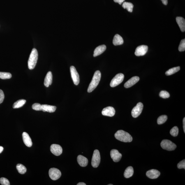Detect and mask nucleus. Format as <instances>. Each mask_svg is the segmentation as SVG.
Listing matches in <instances>:
<instances>
[{"mask_svg": "<svg viewBox=\"0 0 185 185\" xmlns=\"http://www.w3.org/2000/svg\"><path fill=\"white\" fill-rule=\"evenodd\" d=\"M115 138L120 141L130 142L133 141V137L129 133L122 130L118 131L114 134Z\"/></svg>", "mask_w": 185, "mask_h": 185, "instance_id": "f257e3e1", "label": "nucleus"}, {"mask_svg": "<svg viewBox=\"0 0 185 185\" xmlns=\"http://www.w3.org/2000/svg\"><path fill=\"white\" fill-rule=\"evenodd\" d=\"M101 74L99 70L95 72L93 76L92 80L90 83L89 87L88 88V93H91L96 89L98 86L101 79Z\"/></svg>", "mask_w": 185, "mask_h": 185, "instance_id": "f03ea898", "label": "nucleus"}, {"mask_svg": "<svg viewBox=\"0 0 185 185\" xmlns=\"http://www.w3.org/2000/svg\"><path fill=\"white\" fill-rule=\"evenodd\" d=\"M38 51L36 48L33 49L28 61V66L29 69L32 70L35 68L38 61Z\"/></svg>", "mask_w": 185, "mask_h": 185, "instance_id": "7ed1b4c3", "label": "nucleus"}, {"mask_svg": "<svg viewBox=\"0 0 185 185\" xmlns=\"http://www.w3.org/2000/svg\"><path fill=\"white\" fill-rule=\"evenodd\" d=\"M161 147L163 149L168 151H172L175 149L177 146L171 141L168 140H163L160 144Z\"/></svg>", "mask_w": 185, "mask_h": 185, "instance_id": "20e7f679", "label": "nucleus"}, {"mask_svg": "<svg viewBox=\"0 0 185 185\" xmlns=\"http://www.w3.org/2000/svg\"><path fill=\"white\" fill-rule=\"evenodd\" d=\"M100 162V156L99 151L96 149L94 150L91 160V165L94 168H97Z\"/></svg>", "mask_w": 185, "mask_h": 185, "instance_id": "39448f33", "label": "nucleus"}, {"mask_svg": "<svg viewBox=\"0 0 185 185\" xmlns=\"http://www.w3.org/2000/svg\"><path fill=\"white\" fill-rule=\"evenodd\" d=\"M124 78V75L122 73H120L117 74L112 79L110 83L111 87H114L119 85L122 83Z\"/></svg>", "mask_w": 185, "mask_h": 185, "instance_id": "423d86ee", "label": "nucleus"}, {"mask_svg": "<svg viewBox=\"0 0 185 185\" xmlns=\"http://www.w3.org/2000/svg\"><path fill=\"white\" fill-rule=\"evenodd\" d=\"M143 108V104L141 102L137 103L132 110L131 114L133 117L135 118L138 117L141 113Z\"/></svg>", "mask_w": 185, "mask_h": 185, "instance_id": "0eeeda50", "label": "nucleus"}, {"mask_svg": "<svg viewBox=\"0 0 185 185\" xmlns=\"http://www.w3.org/2000/svg\"><path fill=\"white\" fill-rule=\"evenodd\" d=\"M49 177L53 180H56L61 177V172L59 170L56 168H51L49 171Z\"/></svg>", "mask_w": 185, "mask_h": 185, "instance_id": "6e6552de", "label": "nucleus"}, {"mask_svg": "<svg viewBox=\"0 0 185 185\" xmlns=\"http://www.w3.org/2000/svg\"><path fill=\"white\" fill-rule=\"evenodd\" d=\"M70 70L74 83L76 85H78L80 82V77L75 67L73 66L70 67Z\"/></svg>", "mask_w": 185, "mask_h": 185, "instance_id": "1a4fd4ad", "label": "nucleus"}, {"mask_svg": "<svg viewBox=\"0 0 185 185\" xmlns=\"http://www.w3.org/2000/svg\"><path fill=\"white\" fill-rule=\"evenodd\" d=\"M50 150L51 152L56 156L60 155L63 153L62 148L58 144H52L50 146Z\"/></svg>", "mask_w": 185, "mask_h": 185, "instance_id": "9d476101", "label": "nucleus"}, {"mask_svg": "<svg viewBox=\"0 0 185 185\" xmlns=\"http://www.w3.org/2000/svg\"><path fill=\"white\" fill-rule=\"evenodd\" d=\"M148 49L147 45H142L137 47L136 49L135 54L137 56H142L147 53Z\"/></svg>", "mask_w": 185, "mask_h": 185, "instance_id": "9b49d317", "label": "nucleus"}, {"mask_svg": "<svg viewBox=\"0 0 185 185\" xmlns=\"http://www.w3.org/2000/svg\"><path fill=\"white\" fill-rule=\"evenodd\" d=\"M110 156L114 162H119L122 157V155L117 149H113L110 151Z\"/></svg>", "mask_w": 185, "mask_h": 185, "instance_id": "f8f14e48", "label": "nucleus"}, {"mask_svg": "<svg viewBox=\"0 0 185 185\" xmlns=\"http://www.w3.org/2000/svg\"><path fill=\"white\" fill-rule=\"evenodd\" d=\"M102 113L103 116L112 117L115 114V110L113 107L109 106L104 108Z\"/></svg>", "mask_w": 185, "mask_h": 185, "instance_id": "ddd939ff", "label": "nucleus"}, {"mask_svg": "<svg viewBox=\"0 0 185 185\" xmlns=\"http://www.w3.org/2000/svg\"><path fill=\"white\" fill-rule=\"evenodd\" d=\"M160 175V172L156 170H151L148 171L146 173V175L148 178L151 179L157 178Z\"/></svg>", "mask_w": 185, "mask_h": 185, "instance_id": "4468645a", "label": "nucleus"}, {"mask_svg": "<svg viewBox=\"0 0 185 185\" xmlns=\"http://www.w3.org/2000/svg\"><path fill=\"white\" fill-rule=\"evenodd\" d=\"M139 80H140V78L138 77L135 76L132 77L124 84V87L126 88L131 87L137 83Z\"/></svg>", "mask_w": 185, "mask_h": 185, "instance_id": "2eb2a0df", "label": "nucleus"}, {"mask_svg": "<svg viewBox=\"0 0 185 185\" xmlns=\"http://www.w3.org/2000/svg\"><path fill=\"white\" fill-rule=\"evenodd\" d=\"M22 138L23 141L26 145L28 147H31L32 145V142L30 137L29 135L26 132L22 133Z\"/></svg>", "mask_w": 185, "mask_h": 185, "instance_id": "dca6fc26", "label": "nucleus"}, {"mask_svg": "<svg viewBox=\"0 0 185 185\" xmlns=\"http://www.w3.org/2000/svg\"><path fill=\"white\" fill-rule=\"evenodd\" d=\"M106 49V46L105 45H103L99 46L95 49L93 56L94 57H96L100 55L104 52Z\"/></svg>", "mask_w": 185, "mask_h": 185, "instance_id": "f3484780", "label": "nucleus"}, {"mask_svg": "<svg viewBox=\"0 0 185 185\" xmlns=\"http://www.w3.org/2000/svg\"><path fill=\"white\" fill-rule=\"evenodd\" d=\"M77 161L79 164L82 167L87 166L88 163V160L87 158L81 155H79L77 157Z\"/></svg>", "mask_w": 185, "mask_h": 185, "instance_id": "a211bd4d", "label": "nucleus"}, {"mask_svg": "<svg viewBox=\"0 0 185 185\" xmlns=\"http://www.w3.org/2000/svg\"><path fill=\"white\" fill-rule=\"evenodd\" d=\"M52 72L49 71L46 76L44 85L46 87H48L49 85L52 84Z\"/></svg>", "mask_w": 185, "mask_h": 185, "instance_id": "6ab92c4d", "label": "nucleus"}, {"mask_svg": "<svg viewBox=\"0 0 185 185\" xmlns=\"http://www.w3.org/2000/svg\"><path fill=\"white\" fill-rule=\"evenodd\" d=\"M176 20L181 31L183 32H184L185 31V19L182 17H176Z\"/></svg>", "mask_w": 185, "mask_h": 185, "instance_id": "aec40b11", "label": "nucleus"}, {"mask_svg": "<svg viewBox=\"0 0 185 185\" xmlns=\"http://www.w3.org/2000/svg\"><path fill=\"white\" fill-rule=\"evenodd\" d=\"M124 42L122 37L119 35L117 34L114 36L113 40V44L114 45L117 46L122 44Z\"/></svg>", "mask_w": 185, "mask_h": 185, "instance_id": "412c9836", "label": "nucleus"}, {"mask_svg": "<svg viewBox=\"0 0 185 185\" xmlns=\"http://www.w3.org/2000/svg\"><path fill=\"white\" fill-rule=\"evenodd\" d=\"M42 109L43 112H54L56 110V107L54 106L48 105H42Z\"/></svg>", "mask_w": 185, "mask_h": 185, "instance_id": "4be33fe9", "label": "nucleus"}, {"mask_svg": "<svg viewBox=\"0 0 185 185\" xmlns=\"http://www.w3.org/2000/svg\"><path fill=\"white\" fill-rule=\"evenodd\" d=\"M133 173L134 170L133 167L131 166L128 167L125 171L124 177L126 178H128L133 176Z\"/></svg>", "mask_w": 185, "mask_h": 185, "instance_id": "5701e85b", "label": "nucleus"}, {"mask_svg": "<svg viewBox=\"0 0 185 185\" xmlns=\"http://www.w3.org/2000/svg\"><path fill=\"white\" fill-rule=\"evenodd\" d=\"M26 100H25L22 99L17 100L15 103H14L13 105V108L14 109L22 107L26 103Z\"/></svg>", "mask_w": 185, "mask_h": 185, "instance_id": "b1692460", "label": "nucleus"}, {"mask_svg": "<svg viewBox=\"0 0 185 185\" xmlns=\"http://www.w3.org/2000/svg\"><path fill=\"white\" fill-rule=\"evenodd\" d=\"M122 6L124 9H126L128 12H133L134 6L132 3L124 2L123 3Z\"/></svg>", "mask_w": 185, "mask_h": 185, "instance_id": "393cba45", "label": "nucleus"}, {"mask_svg": "<svg viewBox=\"0 0 185 185\" xmlns=\"http://www.w3.org/2000/svg\"><path fill=\"white\" fill-rule=\"evenodd\" d=\"M180 69V67H175L171 68L165 72V75L167 76L172 75L173 74L179 71Z\"/></svg>", "mask_w": 185, "mask_h": 185, "instance_id": "a878e982", "label": "nucleus"}, {"mask_svg": "<svg viewBox=\"0 0 185 185\" xmlns=\"http://www.w3.org/2000/svg\"><path fill=\"white\" fill-rule=\"evenodd\" d=\"M17 171L21 174H24L26 172V168L24 165L21 164H18L16 166Z\"/></svg>", "mask_w": 185, "mask_h": 185, "instance_id": "bb28decb", "label": "nucleus"}, {"mask_svg": "<svg viewBox=\"0 0 185 185\" xmlns=\"http://www.w3.org/2000/svg\"><path fill=\"white\" fill-rule=\"evenodd\" d=\"M11 74L10 73L0 72V78L1 79H10L11 78Z\"/></svg>", "mask_w": 185, "mask_h": 185, "instance_id": "cd10ccee", "label": "nucleus"}, {"mask_svg": "<svg viewBox=\"0 0 185 185\" xmlns=\"http://www.w3.org/2000/svg\"><path fill=\"white\" fill-rule=\"evenodd\" d=\"M168 117L166 115H163L160 116L157 119V122L158 124H163L167 121Z\"/></svg>", "mask_w": 185, "mask_h": 185, "instance_id": "c85d7f7f", "label": "nucleus"}, {"mask_svg": "<svg viewBox=\"0 0 185 185\" xmlns=\"http://www.w3.org/2000/svg\"><path fill=\"white\" fill-rule=\"evenodd\" d=\"M170 133V135L172 136L173 137H176L178 135L179 128L177 126L174 127L171 130Z\"/></svg>", "mask_w": 185, "mask_h": 185, "instance_id": "c756f323", "label": "nucleus"}, {"mask_svg": "<svg viewBox=\"0 0 185 185\" xmlns=\"http://www.w3.org/2000/svg\"><path fill=\"white\" fill-rule=\"evenodd\" d=\"M170 96V94L166 91H162L159 93V96L163 98H168Z\"/></svg>", "mask_w": 185, "mask_h": 185, "instance_id": "7c9ffc66", "label": "nucleus"}, {"mask_svg": "<svg viewBox=\"0 0 185 185\" xmlns=\"http://www.w3.org/2000/svg\"><path fill=\"white\" fill-rule=\"evenodd\" d=\"M179 50L180 52H184L185 50V39L181 40L179 47Z\"/></svg>", "mask_w": 185, "mask_h": 185, "instance_id": "2f4dec72", "label": "nucleus"}, {"mask_svg": "<svg viewBox=\"0 0 185 185\" xmlns=\"http://www.w3.org/2000/svg\"><path fill=\"white\" fill-rule=\"evenodd\" d=\"M32 108L33 110L36 111H42V106L40 104L35 103L32 105Z\"/></svg>", "mask_w": 185, "mask_h": 185, "instance_id": "473e14b6", "label": "nucleus"}, {"mask_svg": "<svg viewBox=\"0 0 185 185\" xmlns=\"http://www.w3.org/2000/svg\"><path fill=\"white\" fill-rule=\"evenodd\" d=\"M0 183L2 185H9L10 182L6 178H0Z\"/></svg>", "mask_w": 185, "mask_h": 185, "instance_id": "72a5a7b5", "label": "nucleus"}, {"mask_svg": "<svg viewBox=\"0 0 185 185\" xmlns=\"http://www.w3.org/2000/svg\"><path fill=\"white\" fill-rule=\"evenodd\" d=\"M177 167L178 168L181 169L182 168L185 169V160L184 159L182 161L180 162L178 164Z\"/></svg>", "mask_w": 185, "mask_h": 185, "instance_id": "f704fd0d", "label": "nucleus"}, {"mask_svg": "<svg viewBox=\"0 0 185 185\" xmlns=\"http://www.w3.org/2000/svg\"><path fill=\"white\" fill-rule=\"evenodd\" d=\"M5 96L3 91L0 89V104L3 103L4 99Z\"/></svg>", "mask_w": 185, "mask_h": 185, "instance_id": "c9c22d12", "label": "nucleus"}, {"mask_svg": "<svg viewBox=\"0 0 185 185\" xmlns=\"http://www.w3.org/2000/svg\"><path fill=\"white\" fill-rule=\"evenodd\" d=\"M124 1L125 0H114V2L119 3L120 5L122 4Z\"/></svg>", "mask_w": 185, "mask_h": 185, "instance_id": "e433bc0d", "label": "nucleus"}, {"mask_svg": "<svg viewBox=\"0 0 185 185\" xmlns=\"http://www.w3.org/2000/svg\"><path fill=\"white\" fill-rule=\"evenodd\" d=\"M183 128H184V133H185V118H184L183 119Z\"/></svg>", "mask_w": 185, "mask_h": 185, "instance_id": "4c0bfd02", "label": "nucleus"}, {"mask_svg": "<svg viewBox=\"0 0 185 185\" xmlns=\"http://www.w3.org/2000/svg\"><path fill=\"white\" fill-rule=\"evenodd\" d=\"M161 1L164 5H166L168 4V0H161Z\"/></svg>", "mask_w": 185, "mask_h": 185, "instance_id": "58836bf2", "label": "nucleus"}, {"mask_svg": "<svg viewBox=\"0 0 185 185\" xmlns=\"http://www.w3.org/2000/svg\"><path fill=\"white\" fill-rule=\"evenodd\" d=\"M3 150V148L1 146H0V154L2 152Z\"/></svg>", "mask_w": 185, "mask_h": 185, "instance_id": "ea45409f", "label": "nucleus"}, {"mask_svg": "<svg viewBox=\"0 0 185 185\" xmlns=\"http://www.w3.org/2000/svg\"><path fill=\"white\" fill-rule=\"evenodd\" d=\"M77 185H86V184L85 183L83 182H80L77 184Z\"/></svg>", "mask_w": 185, "mask_h": 185, "instance_id": "a19ab883", "label": "nucleus"}, {"mask_svg": "<svg viewBox=\"0 0 185 185\" xmlns=\"http://www.w3.org/2000/svg\"><path fill=\"white\" fill-rule=\"evenodd\" d=\"M108 185H112L113 184H108Z\"/></svg>", "mask_w": 185, "mask_h": 185, "instance_id": "79ce46f5", "label": "nucleus"}]
</instances>
